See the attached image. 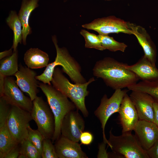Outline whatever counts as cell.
Masks as SVG:
<instances>
[{
	"label": "cell",
	"mask_w": 158,
	"mask_h": 158,
	"mask_svg": "<svg viewBox=\"0 0 158 158\" xmlns=\"http://www.w3.org/2000/svg\"><path fill=\"white\" fill-rule=\"evenodd\" d=\"M125 63L113 58L106 57L97 61L93 69L94 76L102 78L113 89H122L136 83L139 80L133 72L126 68Z\"/></svg>",
	"instance_id": "1"
},
{
	"label": "cell",
	"mask_w": 158,
	"mask_h": 158,
	"mask_svg": "<svg viewBox=\"0 0 158 158\" xmlns=\"http://www.w3.org/2000/svg\"><path fill=\"white\" fill-rule=\"evenodd\" d=\"M52 39L56 48V57L54 62L48 64L42 74L36 76V79L44 83L51 85L54 70L57 66H61L63 72L66 73L75 83L86 82L81 73V68L79 63L70 55L66 48L59 47L55 35L52 37Z\"/></svg>",
	"instance_id": "2"
},
{
	"label": "cell",
	"mask_w": 158,
	"mask_h": 158,
	"mask_svg": "<svg viewBox=\"0 0 158 158\" xmlns=\"http://www.w3.org/2000/svg\"><path fill=\"white\" fill-rule=\"evenodd\" d=\"M63 71L56 67L52 75L51 83L56 89L66 95L75 105L77 109L80 110L85 117L89 115L86 108L85 99L89 93L87 90L88 85L95 80L94 77L83 83H71L63 75Z\"/></svg>",
	"instance_id": "3"
},
{
	"label": "cell",
	"mask_w": 158,
	"mask_h": 158,
	"mask_svg": "<svg viewBox=\"0 0 158 158\" xmlns=\"http://www.w3.org/2000/svg\"><path fill=\"white\" fill-rule=\"evenodd\" d=\"M39 87L46 97L47 102L53 114L55 119V130L51 139L53 143L61 136V126L63 118L69 112L76 108L68 98L51 85L39 83Z\"/></svg>",
	"instance_id": "4"
},
{
	"label": "cell",
	"mask_w": 158,
	"mask_h": 158,
	"mask_svg": "<svg viewBox=\"0 0 158 158\" xmlns=\"http://www.w3.org/2000/svg\"><path fill=\"white\" fill-rule=\"evenodd\" d=\"M109 131L108 140L113 153L111 157L125 158H149L147 151L143 149L136 137L128 131L119 136Z\"/></svg>",
	"instance_id": "5"
},
{
	"label": "cell",
	"mask_w": 158,
	"mask_h": 158,
	"mask_svg": "<svg viewBox=\"0 0 158 158\" xmlns=\"http://www.w3.org/2000/svg\"><path fill=\"white\" fill-rule=\"evenodd\" d=\"M33 107L30 113L37 129L44 138L52 139L54 132L55 123L53 114L48 103L41 97L37 96L32 101Z\"/></svg>",
	"instance_id": "6"
},
{
	"label": "cell",
	"mask_w": 158,
	"mask_h": 158,
	"mask_svg": "<svg viewBox=\"0 0 158 158\" xmlns=\"http://www.w3.org/2000/svg\"><path fill=\"white\" fill-rule=\"evenodd\" d=\"M128 91L126 89H116L109 98L105 94L101 99L99 105L94 111L95 115L101 123L103 141L109 147L110 145L105 133L106 125L111 115L115 113L118 112L123 98Z\"/></svg>",
	"instance_id": "7"
},
{
	"label": "cell",
	"mask_w": 158,
	"mask_h": 158,
	"mask_svg": "<svg viewBox=\"0 0 158 158\" xmlns=\"http://www.w3.org/2000/svg\"><path fill=\"white\" fill-rule=\"evenodd\" d=\"M32 120L30 112L12 106L6 124L11 134L19 144L27 138L28 126Z\"/></svg>",
	"instance_id": "8"
},
{
	"label": "cell",
	"mask_w": 158,
	"mask_h": 158,
	"mask_svg": "<svg viewBox=\"0 0 158 158\" xmlns=\"http://www.w3.org/2000/svg\"><path fill=\"white\" fill-rule=\"evenodd\" d=\"M83 28L96 31L99 35H108L111 33H123L133 34L128 22L113 16L96 19L91 22L83 24Z\"/></svg>",
	"instance_id": "9"
},
{
	"label": "cell",
	"mask_w": 158,
	"mask_h": 158,
	"mask_svg": "<svg viewBox=\"0 0 158 158\" xmlns=\"http://www.w3.org/2000/svg\"><path fill=\"white\" fill-rule=\"evenodd\" d=\"M22 91L13 77L10 76L5 78L1 97L12 106L18 107L31 113L33 107L32 101Z\"/></svg>",
	"instance_id": "10"
},
{
	"label": "cell",
	"mask_w": 158,
	"mask_h": 158,
	"mask_svg": "<svg viewBox=\"0 0 158 158\" xmlns=\"http://www.w3.org/2000/svg\"><path fill=\"white\" fill-rule=\"evenodd\" d=\"M85 127V121L78 111L72 110L68 113L63 118L61 126V135L78 142Z\"/></svg>",
	"instance_id": "11"
},
{
	"label": "cell",
	"mask_w": 158,
	"mask_h": 158,
	"mask_svg": "<svg viewBox=\"0 0 158 158\" xmlns=\"http://www.w3.org/2000/svg\"><path fill=\"white\" fill-rule=\"evenodd\" d=\"M31 69L20 64L18 71L14 76L19 87L23 92L28 94L33 101L37 96L39 83L36 78L37 73Z\"/></svg>",
	"instance_id": "12"
},
{
	"label": "cell",
	"mask_w": 158,
	"mask_h": 158,
	"mask_svg": "<svg viewBox=\"0 0 158 158\" xmlns=\"http://www.w3.org/2000/svg\"><path fill=\"white\" fill-rule=\"evenodd\" d=\"M137 111L139 119L154 122V99L149 94L132 91L129 96Z\"/></svg>",
	"instance_id": "13"
},
{
	"label": "cell",
	"mask_w": 158,
	"mask_h": 158,
	"mask_svg": "<svg viewBox=\"0 0 158 158\" xmlns=\"http://www.w3.org/2000/svg\"><path fill=\"white\" fill-rule=\"evenodd\" d=\"M133 130L141 146L146 151L158 139V127L153 122L139 119Z\"/></svg>",
	"instance_id": "14"
},
{
	"label": "cell",
	"mask_w": 158,
	"mask_h": 158,
	"mask_svg": "<svg viewBox=\"0 0 158 158\" xmlns=\"http://www.w3.org/2000/svg\"><path fill=\"white\" fill-rule=\"evenodd\" d=\"M118 113L122 133L133 130L139 118L135 107L127 93L123 98Z\"/></svg>",
	"instance_id": "15"
},
{
	"label": "cell",
	"mask_w": 158,
	"mask_h": 158,
	"mask_svg": "<svg viewBox=\"0 0 158 158\" xmlns=\"http://www.w3.org/2000/svg\"><path fill=\"white\" fill-rule=\"evenodd\" d=\"M56 152L58 158H88L81 149L80 144L61 135L54 142Z\"/></svg>",
	"instance_id": "16"
},
{
	"label": "cell",
	"mask_w": 158,
	"mask_h": 158,
	"mask_svg": "<svg viewBox=\"0 0 158 158\" xmlns=\"http://www.w3.org/2000/svg\"><path fill=\"white\" fill-rule=\"evenodd\" d=\"M133 34L142 47L144 55L154 66H156L157 49L155 45L145 29L142 27L128 22Z\"/></svg>",
	"instance_id": "17"
},
{
	"label": "cell",
	"mask_w": 158,
	"mask_h": 158,
	"mask_svg": "<svg viewBox=\"0 0 158 158\" xmlns=\"http://www.w3.org/2000/svg\"><path fill=\"white\" fill-rule=\"evenodd\" d=\"M124 66L142 81H151L158 79V69L144 55L136 63L130 65L125 63Z\"/></svg>",
	"instance_id": "18"
},
{
	"label": "cell",
	"mask_w": 158,
	"mask_h": 158,
	"mask_svg": "<svg viewBox=\"0 0 158 158\" xmlns=\"http://www.w3.org/2000/svg\"><path fill=\"white\" fill-rule=\"evenodd\" d=\"M39 0H22L18 16L22 25V42L24 45L26 44L27 36L32 33L29 24L30 16L32 12L39 6Z\"/></svg>",
	"instance_id": "19"
},
{
	"label": "cell",
	"mask_w": 158,
	"mask_h": 158,
	"mask_svg": "<svg viewBox=\"0 0 158 158\" xmlns=\"http://www.w3.org/2000/svg\"><path fill=\"white\" fill-rule=\"evenodd\" d=\"M24 61L28 67L38 69L46 67L49 64V58L46 52L38 48H31L25 53Z\"/></svg>",
	"instance_id": "20"
},
{
	"label": "cell",
	"mask_w": 158,
	"mask_h": 158,
	"mask_svg": "<svg viewBox=\"0 0 158 158\" xmlns=\"http://www.w3.org/2000/svg\"><path fill=\"white\" fill-rule=\"evenodd\" d=\"M6 21L13 32V43L11 47L14 52L17 49L18 44H21L22 41V24L15 11L12 10L10 11L8 16L6 19Z\"/></svg>",
	"instance_id": "21"
},
{
	"label": "cell",
	"mask_w": 158,
	"mask_h": 158,
	"mask_svg": "<svg viewBox=\"0 0 158 158\" xmlns=\"http://www.w3.org/2000/svg\"><path fill=\"white\" fill-rule=\"evenodd\" d=\"M19 144L9 131L6 123L0 128V158H4L6 154Z\"/></svg>",
	"instance_id": "22"
},
{
	"label": "cell",
	"mask_w": 158,
	"mask_h": 158,
	"mask_svg": "<svg viewBox=\"0 0 158 158\" xmlns=\"http://www.w3.org/2000/svg\"><path fill=\"white\" fill-rule=\"evenodd\" d=\"M18 52L17 49L11 55L0 61V74L5 77L14 75L18 71Z\"/></svg>",
	"instance_id": "23"
},
{
	"label": "cell",
	"mask_w": 158,
	"mask_h": 158,
	"mask_svg": "<svg viewBox=\"0 0 158 158\" xmlns=\"http://www.w3.org/2000/svg\"><path fill=\"white\" fill-rule=\"evenodd\" d=\"M129 90L147 93L158 102V79L151 81H142L127 87Z\"/></svg>",
	"instance_id": "24"
},
{
	"label": "cell",
	"mask_w": 158,
	"mask_h": 158,
	"mask_svg": "<svg viewBox=\"0 0 158 158\" xmlns=\"http://www.w3.org/2000/svg\"><path fill=\"white\" fill-rule=\"evenodd\" d=\"M98 36L104 50L107 49L113 52L119 51L124 52L127 47L124 43L118 42L113 37L108 35H99Z\"/></svg>",
	"instance_id": "25"
},
{
	"label": "cell",
	"mask_w": 158,
	"mask_h": 158,
	"mask_svg": "<svg viewBox=\"0 0 158 158\" xmlns=\"http://www.w3.org/2000/svg\"><path fill=\"white\" fill-rule=\"evenodd\" d=\"M20 154L25 155L27 158H42V154L33 144L26 138L19 145Z\"/></svg>",
	"instance_id": "26"
},
{
	"label": "cell",
	"mask_w": 158,
	"mask_h": 158,
	"mask_svg": "<svg viewBox=\"0 0 158 158\" xmlns=\"http://www.w3.org/2000/svg\"><path fill=\"white\" fill-rule=\"evenodd\" d=\"M80 33L84 38L85 48H93L100 51L104 50L98 35L90 33L85 29L81 30Z\"/></svg>",
	"instance_id": "27"
},
{
	"label": "cell",
	"mask_w": 158,
	"mask_h": 158,
	"mask_svg": "<svg viewBox=\"0 0 158 158\" xmlns=\"http://www.w3.org/2000/svg\"><path fill=\"white\" fill-rule=\"evenodd\" d=\"M27 138L29 140L42 154V143L44 138L41 133L37 130L32 129L29 124L28 126Z\"/></svg>",
	"instance_id": "28"
},
{
	"label": "cell",
	"mask_w": 158,
	"mask_h": 158,
	"mask_svg": "<svg viewBox=\"0 0 158 158\" xmlns=\"http://www.w3.org/2000/svg\"><path fill=\"white\" fill-rule=\"evenodd\" d=\"M53 143L51 139L44 138L42 145V158H58Z\"/></svg>",
	"instance_id": "29"
},
{
	"label": "cell",
	"mask_w": 158,
	"mask_h": 158,
	"mask_svg": "<svg viewBox=\"0 0 158 158\" xmlns=\"http://www.w3.org/2000/svg\"><path fill=\"white\" fill-rule=\"evenodd\" d=\"M11 107L3 97H0V128L6 124Z\"/></svg>",
	"instance_id": "30"
},
{
	"label": "cell",
	"mask_w": 158,
	"mask_h": 158,
	"mask_svg": "<svg viewBox=\"0 0 158 158\" xmlns=\"http://www.w3.org/2000/svg\"><path fill=\"white\" fill-rule=\"evenodd\" d=\"M94 137L92 134L89 131H83L80 138L81 143L85 145H90L93 142Z\"/></svg>",
	"instance_id": "31"
},
{
	"label": "cell",
	"mask_w": 158,
	"mask_h": 158,
	"mask_svg": "<svg viewBox=\"0 0 158 158\" xmlns=\"http://www.w3.org/2000/svg\"><path fill=\"white\" fill-rule=\"evenodd\" d=\"M107 144L103 141L99 145V151L97 155V158H109V153L107 152V149L106 148Z\"/></svg>",
	"instance_id": "32"
},
{
	"label": "cell",
	"mask_w": 158,
	"mask_h": 158,
	"mask_svg": "<svg viewBox=\"0 0 158 158\" xmlns=\"http://www.w3.org/2000/svg\"><path fill=\"white\" fill-rule=\"evenodd\" d=\"M147 152L149 158H158V139Z\"/></svg>",
	"instance_id": "33"
},
{
	"label": "cell",
	"mask_w": 158,
	"mask_h": 158,
	"mask_svg": "<svg viewBox=\"0 0 158 158\" xmlns=\"http://www.w3.org/2000/svg\"><path fill=\"white\" fill-rule=\"evenodd\" d=\"M20 154L19 145L17 147L12 150L6 154L4 156V158H17L18 157Z\"/></svg>",
	"instance_id": "34"
},
{
	"label": "cell",
	"mask_w": 158,
	"mask_h": 158,
	"mask_svg": "<svg viewBox=\"0 0 158 158\" xmlns=\"http://www.w3.org/2000/svg\"><path fill=\"white\" fill-rule=\"evenodd\" d=\"M154 109V123L158 127V102L155 101L153 103Z\"/></svg>",
	"instance_id": "35"
},
{
	"label": "cell",
	"mask_w": 158,
	"mask_h": 158,
	"mask_svg": "<svg viewBox=\"0 0 158 158\" xmlns=\"http://www.w3.org/2000/svg\"><path fill=\"white\" fill-rule=\"evenodd\" d=\"M12 48L11 47L8 50H5L0 53V60L2 59L9 56L13 53Z\"/></svg>",
	"instance_id": "36"
},
{
	"label": "cell",
	"mask_w": 158,
	"mask_h": 158,
	"mask_svg": "<svg viewBox=\"0 0 158 158\" xmlns=\"http://www.w3.org/2000/svg\"><path fill=\"white\" fill-rule=\"evenodd\" d=\"M6 77L0 74V97L2 96L4 87L5 78Z\"/></svg>",
	"instance_id": "37"
},
{
	"label": "cell",
	"mask_w": 158,
	"mask_h": 158,
	"mask_svg": "<svg viewBox=\"0 0 158 158\" xmlns=\"http://www.w3.org/2000/svg\"><path fill=\"white\" fill-rule=\"evenodd\" d=\"M18 158H27L26 156L22 154H20Z\"/></svg>",
	"instance_id": "38"
},
{
	"label": "cell",
	"mask_w": 158,
	"mask_h": 158,
	"mask_svg": "<svg viewBox=\"0 0 158 158\" xmlns=\"http://www.w3.org/2000/svg\"><path fill=\"white\" fill-rule=\"evenodd\" d=\"M107 0V1H110V0Z\"/></svg>",
	"instance_id": "39"
}]
</instances>
